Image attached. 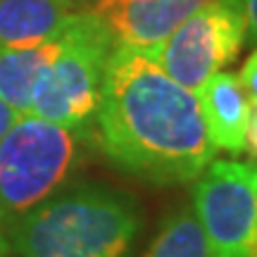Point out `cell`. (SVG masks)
<instances>
[{"mask_svg": "<svg viewBox=\"0 0 257 257\" xmlns=\"http://www.w3.org/2000/svg\"><path fill=\"white\" fill-rule=\"evenodd\" d=\"M245 150L250 153V157L257 162V110H252V117H250V126H248V146Z\"/></svg>", "mask_w": 257, "mask_h": 257, "instance_id": "15", "label": "cell"}, {"mask_svg": "<svg viewBox=\"0 0 257 257\" xmlns=\"http://www.w3.org/2000/svg\"><path fill=\"white\" fill-rule=\"evenodd\" d=\"M138 202L105 184L57 191L8 231L15 257H134Z\"/></svg>", "mask_w": 257, "mask_h": 257, "instance_id": "2", "label": "cell"}, {"mask_svg": "<svg viewBox=\"0 0 257 257\" xmlns=\"http://www.w3.org/2000/svg\"><path fill=\"white\" fill-rule=\"evenodd\" d=\"M93 121L102 153L121 172L155 186L188 184L217 153L195 93L143 48H112Z\"/></svg>", "mask_w": 257, "mask_h": 257, "instance_id": "1", "label": "cell"}, {"mask_svg": "<svg viewBox=\"0 0 257 257\" xmlns=\"http://www.w3.org/2000/svg\"><path fill=\"white\" fill-rule=\"evenodd\" d=\"M112 48L98 17L81 10L57 38L55 55L36 81L29 114L69 128L91 126Z\"/></svg>", "mask_w": 257, "mask_h": 257, "instance_id": "4", "label": "cell"}, {"mask_svg": "<svg viewBox=\"0 0 257 257\" xmlns=\"http://www.w3.org/2000/svg\"><path fill=\"white\" fill-rule=\"evenodd\" d=\"M79 12V0H0V46L27 48L53 41Z\"/></svg>", "mask_w": 257, "mask_h": 257, "instance_id": "9", "label": "cell"}, {"mask_svg": "<svg viewBox=\"0 0 257 257\" xmlns=\"http://www.w3.org/2000/svg\"><path fill=\"white\" fill-rule=\"evenodd\" d=\"M143 257H210L205 233L191 207H176L167 214Z\"/></svg>", "mask_w": 257, "mask_h": 257, "instance_id": "11", "label": "cell"}, {"mask_svg": "<svg viewBox=\"0 0 257 257\" xmlns=\"http://www.w3.org/2000/svg\"><path fill=\"white\" fill-rule=\"evenodd\" d=\"M238 81H240V86H243L245 95H248L252 110H257V46H255V50L250 53L248 60H245V64H243V69H240V74H238Z\"/></svg>", "mask_w": 257, "mask_h": 257, "instance_id": "12", "label": "cell"}, {"mask_svg": "<svg viewBox=\"0 0 257 257\" xmlns=\"http://www.w3.org/2000/svg\"><path fill=\"white\" fill-rule=\"evenodd\" d=\"M86 128L22 114L0 138V233L55 195L79 169Z\"/></svg>", "mask_w": 257, "mask_h": 257, "instance_id": "3", "label": "cell"}, {"mask_svg": "<svg viewBox=\"0 0 257 257\" xmlns=\"http://www.w3.org/2000/svg\"><path fill=\"white\" fill-rule=\"evenodd\" d=\"M245 17L238 0H202L157 48L148 50L174 81L198 91L207 76L238 57Z\"/></svg>", "mask_w": 257, "mask_h": 257, "instance_id": "6", "label": "cell"}, {"mask_svg": "<svg viewBox=\"0 0 257 257\" xmlns=\"http://www.w3.org/2000/svg\"><path fill=\"white\" fill-rule=\"evenodd\" d=\"M19 117H22L19 112L12 110V107H10V105H8L5 100H0V138L8 134V128L12 126V124H15V121L19 119Z\"/></svg>", "mask_w": 257, "mask_h": 257, "instance_id": "14", "label": "cell"}, {"mask_svg": "<svg viewBox=\"0 0 257 257\" xmlns=\"http://www.w3.org/2000/svg\"><path fill=\"white\" fill-rule=\"evenodd\" d=\"M245 17V41L257 46V0H238Z\"/></svg>", "mask_w": 257, "mask_h": 257, "instance_id": "13", "label": "cell"}, {"mask_svg": "<svg viewBox=\"0 0 257 257\" xmlns=\"http://www.w3.org/2000/svg\"><path fill=\"white\" fill-rule=\"evenodd\" d=\"M193 214L210 257L257 255V162L212 160L193 179Z\"/></svg>", "mask_w": 257, "mask_h": 257, "instance_id": "5", "label": "cell"}, {"mask_svg": "<svg viewBox=\"0 0 257 257\" xmlns=\"http://www.w3.org/2000/svg\"><path fill=\"white\" fill-rule=\"evenodd\" d=\"M202 0H93L91 10L114 46L153 50Z\"/></svg>", "mask_w": 257, "mask_h": 257, "instance_id": "7", "label": "cell"}, {"mask_svg": "<svg viewBox=\"0 0 257 257\" xmlns=\"http://www.w3.org/2000/svg\"><path fill=\"white\" fill-rule=\"evenodd\" d=\"M57 38L27 48L0 46V100L19 114H29L36 81L55 55Z\"/></svg>", "mask_w": 257, "mask_h": 257, "instance_id": "10", "label": "cell"}, {"mask_svg": "<svg viewBox=\"0 0 257 257\" xmlns=\"http://www.w3.org/2000/svg\"><path fill=\"white\" fill-rule=\"evenodd\" d=\"M255 257H257V255H255Z\"/></svg>", "mask_w": 257, "mask_h": 257, "instance_id": "17", "label": "cell"}, {"mask_svg": "<svg viewBox=\"0 0 257 257\" xmlns=\"http://www.w3.org/2000/svg\"><path fill=\"white\" fill-rule=\"evenodd\" d=\"M0 257H12V252H10V243H8V238H5V233H0Z\"/></svg>", "mask_w": 257, "mask_h": 257, "instance_id": "16", "label": "cell"}, {"mask_svg": "<svg viewBox=\"0 0 257 257\" xmlns=\"http://www.w3.org/2000/svg\"><path fill=\"white\" fill-rule=\"evenodd\" d=\"M200 114L214 150L240 155L248 146V126L252 105L231 72H214L195 91Z\"/></svg>", "mask_w": 257, "mask_h": 257, "instance_id": "8", "label": "cell"}]
</instances>
